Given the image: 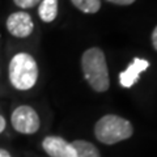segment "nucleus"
<instances>
[{
	"label": "nucleus",
	"instance_id": "f257e3e1",
	"mask_svg": "<svg viewBox=\"0 0 157 157\" xmlns=\"http://www.w3.org/2000/svg\"><path fill=\"white\" fill-rule=\"evenodd\" d=\"M81 68L85 80L96 92L102 93L109 89V68L101 48L92 47L84 51L81 56Z\"/></svg>",
	"mask_w": 157,
	"mask_h": 157
},
{
	"label": "nucleus",
	"instance_id": "f03ea898",
	"mask_svg": "<svg viewBox=\"0 0 157 157\" xmlns=\"http://www.w3.org/2000/svg\"><path fill=\"white\" fill-rule=\"evenodd\" d=\"M9 81L18 90H29L38 80V66L30 54L18 52L9 62Z\"/></svg>",
	"mask_w": 157,
	"mask_h": 157
},
{
	"label": "nucleus",
	"instance_id": "7ed1b4c3",
	"mask_svg": "<svg viewBox=\"0 0 157 157\" xmlns=\"http://www.w3.org/2000/svg\"><path fill=\"white\" fill-rule=\"evenodd\" d=\"M132 134H134V127L131 122L114 114L102 117L94 126V135L97 140L107 145L130 139Z\"/></svg>",
	"mask_w": 157,
	"mask_h": 157
},
{
	"label": "nucleus",
	"instance_id": "20e7f679",
	"mask_svg": "<svg viewBox=\"0 0 157 157\" xmlns=\"http://www.w3.org/2000/svg\"><path fill=\"white\" fill-rule=\"evenodd\" d=\"M11 122L13 128L24 135L36 134L41 126V121H39L37 111L28 105L16 107L11 115Z\"/></svg>",
	"mask_w": 157,
	"mask_h": 157
},
{
	"label": "nucleus",
	"instance_id": "39448f33",
	"mask_svg": "<svg viewBox=\"0 0 157 157\" xmlns=\"http://www.w3.org/2000/svg\"><path fill=\"white\" fill-rule=\"evenodd\" d=\"M7 29L13 37L26 38L33 33L34 24L30 14L26 12H14L7 18Z\"/></svg>",
	"mask_w": 157,
	"mask_h": 157
},
{
	"label": "nucleus",
	"instance_id": "423d86ee",
	"mask_svg": "<svg viewBox=\"0 0 157 157\" xmlns=\"http://www.w3.org/2000/svg\"><path fill=\"white\" fill-rule=\"evenodd\" d=\"M42 148L50 157H76L72 143L60 136H47L42 141Z\"/></svg>",
	"mask_w": 157,
	"mask_h": 157
},
{
	"label": "nucleus",
	"instance_id": "0eeeda50",
	"mask_svg": "<svg viewBox=\"0 0 157 157\" xmlns=\"http://www.w3.org/2000/svg\"><path fill=\"white\" fill-rule=\"evenodd\" d=\"M149 67V62L145 59L134 58L128 67L126 68L123 72L119 73V82L123 88H131L132 85L136 84L137 78H139L140 73L144 72L147 68Z\"/></svg>",
	"mask_w": 157,
	"mask_h": 157
},
{
	"label": "nucleus",
	"instance_id": "6e6552de",
	"mask_svg": "<svg viewBox=\"0 0 157 157\" xmlns=\"http://www.w3.org/2000/svg\"><path fill=\"white\" fill-rule=\"evenodd\" d=\"M38 14L45 22L54 21L58 14V0H42L38 7Z\"/></svg>",
	"mask_w": 157,
	"mask_h": 157
},
{
	"label": "nucleus",
	"instance_id": "1a4fd4ad",
	"mask_svg": "<svg viewBox=\"0 0 157 157\" xmlns=\"http://www.w3.org/2000/svg\"><path fill=\"white\" fill-rule=\"evenodd\" d=\"M73 148L76 151V157H101L100 152L89 141L85 140H75L72 143Z\"/></svg>",
	"mask_w": 157,
	"mask_h": 157
},
{
	"label": "nucleus",
	"instance_id": "9d476101",
	"mask_svg": "<svg viewBox=\"0 0 157 157\" xmlns=\"http://www.w3.org/2000/svg\"><path fill=\"white\" fill-rule=\"evenodd\" d=\"M71 2L84 13H96L101 8V0H71Z\"/></svg>",
	"mask_w": 157,
	"mask_h": 157
},
{
	"label": "nucleus",
	"instance_id": "9b49d317",
	"mask_svg": "<svg viewBox=\"0 0 157 157\" xmlns=\"http://www.w3.org/2000/svg\"><path fill=\"white\" fill-rule=\"evenodd\" d=\"M13 2H14V4H16L17 7L26 9V8L36 7L37 4H39L42 2V0H13Z\"/></svg>",
	"mask_w": 157,
	"mask_h": 157
},
{
	"label": "nucleus",
	"instance_id": "f8f14e48",
	"mask_svg": "<svg viewBox=\"0 0 157 157\" xmlns=\"http://www.w3.org/2000/svg\"><path fill=\"white\" fill-rule=\"evenodd\" d=\"M107 2L118 4V6H130V4L135 3V0H107Z\"/></svg>",
	"mask_w": 157,
	"mask_h": 157
},
{
	"label": "nucleus",
	"instance_id": "ddd939ff",
	"mask_svg": "<svg viewBox=\"0 0 157 157\" xmlns=\"http://www.w3.org/2000/svg\"><path fill=\"white\" fill-rule=\"evenodd\" d=\"M152 45H153V47L157 50V26L155 28L153 33H152Z\"/></svg>",
	"mask_w": 157,
	"mask_h": 157
},
{
	"label": "nucleus",
	"instance_id": "4468645a",
	"mask_svg": "<svg viewBox=\"0 0 157 157\" xmlns=\"http://www.w3.org/2000/svg\"><path fill=\"white\" fill-rule=\"evenodd\" d=\"M6 126H7V123H6V119H4V117H2L0 115V134L6 130Z\"/></svg>",
	"mask_w": 157,
	"mask_h": 157
},
{
	"label": "nucleus",
	"instance_id": "2eb2a0df",
	"mask_svg": "<svg viewBox=\"0 0 157 157\" xmlns=\"http://www.w3.org/2000/svg\"><path fill=\"white\" fill-rule=\"evenodd\" d=\"M0 157H12V156H11V153H9L8 151L0 148Z\"/></svg>",
	"mask_w": 157,
	"mask_h": 157
}]
</instances>
